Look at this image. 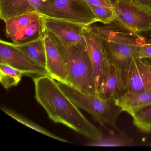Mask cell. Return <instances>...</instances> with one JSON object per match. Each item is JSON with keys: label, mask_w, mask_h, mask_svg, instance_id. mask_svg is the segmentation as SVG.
Wrapping results in <instances>:
<instances>
[{"label": "cell", "mask_w": 151, "mask_h": 151, "mask_svg": "<svg viewBox=\"0 0 151 151\" xmlns=\"http://www.w3.org/2000/svg\"><path fill=\"white\" fill-rule=\"evenodd\" d=\"M35 98L48 117L92 141L102 137L101 131L90 122L49 75L33 78Z\"/></svg>", "instance_id": "obj_1"}, {"label": "cell", "mask_w": 151, "mask_h": 151, "mask_svg": "<svg viewBox=\"0 0 151 151\" xmlns=\"http://www.w3.org/2000/svg\"><path fill=\"white\" fill-rule=\"evenodd\" d=\"M47 32L65 61L68 74L66 84L84 93L97 96L93 68L86 42L66 45L53 34Z\"/></svg>", "instance_id": "obj_2"}, {"label": "cell", "mask_w": 151, "mask_h": 151, "mask_svg": "<svg viewBox=\"0 0 151 151\" xmlns=\"http://www.w3.org/2000/svg\"><path fill=\"white\" fill-rule=\"evenodd\" d=\"M57 82L63 91L78 108L86 111L100 124H107L122 133L116 123L123 111L114 101L104 100L97 95L84 93L68 84Z\"/></svg>", "instance_id": "obj_3"}, {"label": "cell", "mask_w": 151, "mask_h": 151, "mask_svg": "<svg viewBox=\"0 0 151 151\" xmlns=\"http://www.w3.org/2000/svg\"><path fill=\"white\" fill-rule=\"evenodd\" d=\"M40 14L43 16L74 23L84 27L98 22L85 0H44Z\"/></svg>", "instance_id": "obj_4"}, {"label": "cell", "mask_w": 151, "mask_h": 151, "mask_svg": "<svg viewBox=\"0 0 151 151\" xmlns=\"http://www.w3.org/2000/svg\"><path fill=\"white\" fill-rule=\"evenodd\" d=\"M115 19L111 25L140 35L151 26V9L134 0H115Z\"/></svg>", "instance_id": "obj_5"}, {"label": "cell", "mask_w": 151, "mask_h": 151, "mask_svg": "<svg viewBox=\"0 0 151 151\" xmlns=\"http://www.w3.org/2000/svg\"><path fill=\"white\" fill-rule=\"evenodd\" d=\"M126 72L109 60L97 88V96L104 100L116 101L126 92Z\"/></svg>", "instance_id": "obj_6"}, {"label": "cell", "mask_w": 151, "mask_h": 151, "mask_svg": "<svg viewBox=\"0 0 151 151\" xmlns=\"http://www.w3.org/2000/svg\"><path fill=\"white\" fill-rule=\"evenodd\" d=\"M0 62L20 70L24 75H49L45 67L19 50L14 43L2 40L0 41Z\"/></svg>", "instance_id": "obj_7"}, {"label": "cell", "mask_w": 151, "mask_h": 151, "mask_svg": "<svg viewBox=\"0 0 151 151\" xmlns=\"http://www.w3.org/2000/svg\"><path fill=\"white\" fill-rule=\"evenodd\" d=\"M125 93L141 92L151 89V63L133 55L126 72ZM124 93V94H125Z\"/></svg>", "instance_id": "obj_8"}, {"label": "cell", "mask_w": 151, "mask_h": 151, "mask_svg": "<svg viewBox=\"0 0 151 151\" xmlns=\"http://www.w3.org/2000/svg\"><path fill=\"white\" fill-rule=\"evenodd\" d=\"M83 33L93 68L97 91L104 68L109 59L103 40L99 36L87 27H84Z\"/></svg>", "instance_id": "obj_9"}, {"label": "cell", "mask_w": 151, "mask_h": 151, "mask_svg": "<svg viewBox=\"0 0 151 151\" xmlns=\"http://www.w3.org/2000/svg\"><path fill=\"white\" fill-rule=\"evenodd\" d=\"M46 29L67 45L85 43L84 27L74 23L43 16Z\"/></svg>", "instance_id": "obj_10"}, {"label": "cell", "mask_w": 151, "mask_h": 151, "mask_svg": "<svg viewBox=\"0 0 151 151\" xmlns=\"http://www.w3.org/2000/svg\"><path fill=\"white\" fill-rule=\"evenodd\" d=\"M44 37L46 60L45 67L49 76L56 81L67 83L68 74L63 56L46 29Z\"/></svg>", "instance_id": "obj_11"}, {"label": "cell", "mask_w": 151, "mask_h": 151, "mask_svg": "<svg viewBox=\"0 0 151 151\" xmlns=\"http://www.w3.org/2000/svg\"><path fill=\"white\" fill-rule=\"evenodd\" d=\"M87 28L103 40L110 43L140 47L146 41L147 38L143 36L111 24L90 26Z\"/></svg>", "instance_id": "obj_12"}, {"label": "cell", "mask_w": 151, "mask_h": 151, "mask_svg": "<svg viewBox=\"0 0 151 151\" xmlns=\"http://www.w3.org/2000/svg\"><path fill=\"white\" fill-rule=\"evenodd\" d=\"M44 0H0V17H12L33 13L40 14Z\"/></svg>", "instance_id": "obj_13"}, {"label": "cell", "mask_w": 151, "mask_h": 151, "mask_svg": "<svg viewBox=\"0 0 151 151\" xmlns=\"http://www.w3.org/2000/svg\"><path fill=\"white\" fill-rule=\"evenodd\" d=\"M102 40L109 61L119 65L126 72L132 56L137 54L139 47L110 43Z\"/></svg>", "instance_id": "obj_14"}, {"label": "cell", "mask_w": 151, "mask_h": 151, "mask_svg": "<svg viewBox=\"0 0 151 151\" xmlns=\"http://www.w3.org/2000/svg\"><path fill=\"white\" fill-rule=\"evenodd\" d=\"M115 102L123 112L132 116L138 110L151 106V89L141 92L125 93Z\"/></svg>", "instance_id": "obj_15"}, {"label": "cell", "mask_w": 151, "mask_h": 151, "mask_svg": "<svg viewBox=\"0 0 151 151\" xmlns=\"http://www.w3.org/2000/svg\"><path fill=\"white\" fill-rule=\"evenodd\" d=\"M45 30L42 16L40 19L22 29L11 40L16 45L30 43L42 37Z\"/></svg>", "instance_id": "obj_16"}, {"label": "cell", "mask_w": 151, "mask_h": 151, "mask_svg": "<svg viewBox=\"0 0 151 151\" xmlns=\"http://www.w3.org/2000/svg\"><path fill=\"white\" fill-rule=\"evenodd\" d=\"M41 16L39 13H33L18 16L6 20L4 22L7 37L11 39L22 29L40 19Z\"/></svg>", "instance_id": "obj_17"}, {"label": "cell", "mask_w": 151, "mask_h": 151, "mask_svg": "<svg viewBox=\"0 0 151 151\" xmlns=\"http://www.w3.org/2000/svg\"><path fill=\"white\" fill-rule=\"evenodd\" d=\"M15 45L32 60L46 67V60L44 36L32 42L22 45L15 44Z\"/></svg>", "instance_id": "obj_18"}, {"label": "cell", "mask_w": 151, "mask_h": 151, "mask_svg": "<svg viewBox=\"0 0 151 151\" xmlns=\"http://www.w3.org/2000/svg\"><path fill=\"white\" fill-rule=\"evenodd\" d=\"M24 75L20 70L0 62V82L6 90L17 86Z\"/></svg>", "instance_id": "obj_19"}, {"label": "cell", "mask_w": 151, "mask_h": 151, "mask_svg": "<svg viewBox=\"0 0 151 151\" xmlns=\"http://www.w3.org/2000/svg\"><path fill=\"white\" fill-rule=\"evenodd\" d=\"M1 109L2 111H4L5 113L7 114L8 115L12 117V118H14L17 121L23 124L24 125L27 126V127H29L31 129L40 132V133H42L47 137H50L56 140H59V141L66 142V143H68L69 142L68 140L64 139L63 138L60 137L53 134L52 132H50L49 131L46 129L45 128L36 124V123H34V122H32L29 119H28V118H26L24 116L19 114L18 113H16L12 109H9L5 106H1Z\"/></svg>", "instance_id": "obj_20"}, {"label": "cell", "mask_w": 151, "mask_h": 151, "mask_svg": "<svg viewBox=\"0 0 151 151\" xmlns=\"http://www.w3.org/2000/svg\"><path fill=\"white\" fill-rule=\"evenodd\" d=\"M133 124L138 129L144 133L151 132V106L136 112L132 116Z\"/></svg>", "instance_id": "obj_21"}, {"label": "cell", "mask_w": 151, "mask_h": 151, "mask_svg": "<svg viewBox=\"0 0 151 151\" xmlns=\"http://www.w3.org/2000/svg\"><path fill=\"white\" fill-rule=\"evenodd\" d=\"M89 6L95 15L98 22L109 25L115 19V12L113 8L91 5H89Z\"/></svg>", "instance_id": "obj_22"}, {"label": "cell", "mask_w": 151, "mask_h": 151, "mask_svg": "<svg viewBox=\"0 0 151 151\" xmlns=\"http://www.w3.org/2000/svg\"><path fill=\"white\" fill-rule=\"evenodd\" d=\"M88 145L93 146L120 147L130 145L131 141L122 137L109 136L103 137L99 140L92 141Z\"/></svg>", "instance_id": "obj_23"}, {"label": "cell", "mask_w": 151, "mask_h": 151, "mask_svg": "<svg viewBox=\"0 0 151 151\" xmlns=\"http://www.w3.org/2000/svg\"><path fill=\"white\" fill-rule=\"evenodd\" d=\"M137 55L141 59H151V39H147L146 42L139 47Z\"/></svg>", "instance_id": "obj_24"}, {"label": "cell", "mask_w": 151, "mask_h": 151, "mask_svg": "<svg viewBox=\"0 0 151 151\" xmlns=\"http://www.w3.org/2000/svg\"><path fill=\"white\" fill-rule=\"evenodd\" d=\"M89 5L113 8L115 0H85Z\"/></svg>", "instance_id": "obj_25"}, {"label": "cell", "mask_w": 151, "mask_h": 151, "mask_svg": "<svg viewBox=\"0 0 151 151\" xmlns=\"http://www.w3.org/2000/svg\"><path fill=\"white\" fill-rule=\"evenodd\" d=\"M138 4L151 9V0H134Z\"/></svg>", "instance_id": "obj_26"}, {"label": "cell", "mask_w": 151, "mask_h": 151, "mask_svg": "<svg viewBox=\"0 0 151 151\" xmlns=\"http://www.w3.org/2000/svg\"><path fill=\"white\" fill-rule=\"evenodd\" d=\"M146 32H147V33H148V37H149V39H151V26L150 27V28H149V30Z\"/></svg>", "instance_id": "obj_27"}]
</instances>
